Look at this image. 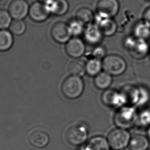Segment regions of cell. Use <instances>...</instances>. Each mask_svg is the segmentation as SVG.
<instances>
[{
	"instance_id": "1",
	"label": "cell",
	"mask_w": 150,
	"mask_h": 150,
	"mask_svg": "<svg viewBox=\"0 0 150 150\" xmlns=\"http://www.w3.org/2000/svg\"><path fill=\"white\" fill-rule=\"evenodd\" d=\"M123 45L129 55L137 60L144 59L150 52V46L146 41L134 35L126 38L124 40Z\"/></svg>"
},
{
	"instance_id": "2",
	"label": "cell",
	"mask_w": 150,
	"mask_h": 150,
	"mask_svg": "<svg viewBox=\"0 0 150 150\" xmlns=\"http://www.w3.org/2000/svg\"><path fill=\"white\" fill-rule=\"evenodd\" d=\"M84 90V83L80 77L71 75L63 82L61 92L66 98L75 99L81 95Z\"/></svg>"
},
{
	"instance_id": "3",
	"label": "cell",
	"mask_w": 150,
	"mask_h": 150,
	"mask_svg": "<svg viewBox=\"0 0 150 150\" xmlns=\"http://www.w3.org/2000/svg\"><path fill=\"white\" fill-rule=\"evenodd\" d=\"M103 69L111 76H119L123 74L127 69L125 60L118 54H111L106 56L102 61Z\"/></svg>"
},
{
	"instance_id": "4",
	"label": "cell",
	"mask_w": 150,
	"mask_h": 150,
	"mask_svg": "<svg viewBox=\"0 0 150 150\" xmlns=\"http://www.w3.org/2000/svg\"><path fill=\"white\" fill-rule=\"evenodd\" d=\"M108 143L115 150H121L127 146L130 142V135L123 129H116L110 132L108 135Z\"/></svg>"
},
{
	"instance_id": "5",
	"label": "cell",
	"mask_w": 150,
	"mask_h": 150,
	"mask_svg": "<svg viewBox=\"0 0 150 150\" xmlns=\"http://www.w3.org/2000/svg\"><path fill=\"white\" fill-rule=\"evenodd\" d=\"M94 20L95 24L99 27L104 36L110 37L117 32V23L108 16L97 12L94 17Z\"/></svg>"
},
{
	"instance_id": "6",
	"label": "cell",
	"mask_w": 150,
	"mask_h": 150,
	"mask_svg": "<svg viewBox=\"0 0 150 150\" xmlns=\"http://www.w3.org/2000/svg\"><path fill=\"white\" fill-rule=\"evenodd\" d=\"M88 136V129L83 125H73L67 130L65 138L69 143L78 146L86 142Z\"/></svg>"
},
{
	"instance_id": "7",
	"label": "cell",
	"mask_w": 150,
	"mask_h": 150,
	"mask_svg": "<svg viewBox=\"0 0 150 150\" xmlns=\"http://www.w3.org/2000/svg\"><path fill=\"white\" fill-rule=\"evenodd\" d=\"M50 35L52 39L59 44L67 43L72 36L68 24L63 22H57L52 25L50 29Z\"/></svg>"
},
{
	"instance_id": "8",
	"label": "cell",
	"mask_w": 150,
	"mask_h": 150,
	"mask_svg": "<svg viewBox=\"0 0 150 150\" xmlns=\"http://www.w3.org/2000/svg\"><path fill=\"white\" fill-rule=\"evenodd\" d=\"M136 120V112L132 108H123L116 114L115 122L121 129L129 128L133 125Z\"/></svg>"
},
{
	"instance_id": "9",
	"label": "cell",
	"mask_w": 150,
	"mask_h": 150,
	"mask_svg": "<svg viewBox=\"0 0 150 150\" xmlns=\"http://www.w3.org/2000/svg\"><path fill=\"white\" fill-rule=\"evenodd\" d=\"M50 15L48 7L43 3L37 1L32 3L29 6V18L35 22L41 23L46 21Z\"/></svg>"
},
{
	"instance_id": "10",
	"label": "cell",
	"mask_w": 150,
	"mask_h": 150,
	"mask_svg": "<svg viewBox=\"0 0 150 150\" xmlns=\"http://www.w3.org/2000/svg\"><path fill=\"white\" fill-rule=\"evenodd\" d=\"M29 6L26 0H12L8 11L13 19L23 20L28 15Z\"/></svg>"
},
{
	"instance_id": "11",
	"label": "cell",
	"mask_w": 150,
	"mask_h": 150,
	"mask_svg": "<svg viewBox=\"0 0 150 150\" xmlns=\"http://www.w3.org/2000/svg\"><path fill=\"white\" fill-rule=\"evenodd\" d=\"M86 45L83 41L77 37L71 39L65 46V50L67 54L75 59L82 56L86 52Z\"/></svg>"
},
{
	"instance_id": "12",
	"label": "cell",
	"mask_w": 150,
	"mask_h": 150,
	"mask_svg": "<svg viewBox=\"0 0 150 150\" xmlns=\"http://www.w3.org/2000/svg\"><path fill=\"white\" fill-rule=\"evenodd\" d=\"M96 8L98 13H104L112 18L119 12L120 3L118 0H98Z\"/></svg>"
},
{
	"instance_id": "13",
	"label": "cell",
	"mask_w": 150,
	"mask_h": 150,
	"mask_svg": "<svg viewBox=\"0 0 150 150\" xmlns=\"http://www.w3.org/2000/svg\"><path fill=\"white\" fill-rule=\"evenodd\" d=\"M83 33L86 42L93 45L99 44L103 36L100 28L95 23L88 24L85 27Z\"/></svg>"
},
{
	"instance_id": "14",
	"label": "cell",
	"mask_w": 150,
	"mask_h": 150,
	"mask_svg": "<svg viewBox=\"0 0 150 150\" xmlns=\"http://www.w3.org/2000/svg\"><path fill=\"white\" fill-rule=\"evenodd\" d=\"M50 14L62 16L65 15L69 10V3L67 0H52L46 4Z\"/></svg>"
},
{
	"instance_id": "15",
	"label": "cell",
	"mask_w": 150,
	"mask_h": 150,
	"mask_svg": "<svg viewBox=\"0 0 150 150\" xmlns=\"http://www.w3.org/2000/svg\"><path fill=\"white\" fill-rule=\"evenodd\" d=\"M102 100L104 104L108 106H120L125 103L123 96L120 93L113 90H108L102 96Z\"/></svg>"
},
{
	"instance_id": "16",
	"label": "cell",
	"mask_w": 150,
	"mask_h": 150,
	"mask_svg": "<svg viewBox=\"0 0 150 150\" xmlns=\"http://www.w3.org/2000/svg\"><path fill=\"white\" fill-rule=\"evenodd\" d=\"M28 142L31 146L36 148L45 147L50 142L48 135L44 132L37 131L29 135Z\"/></svg>"
},
{
	"instance_id": "17",
	"label": "cell",
	"mask_w": 150,
	"mask_h": 150,
	"mask_svg": "<svg viewBox=\"0 0 150 150\" xmlns=\"http://www.w3.org/2000/svg\"><path fill=\"white\" fill-rule=\"evenodd\" d=\"M14 43L13 34L7 29H0V52L9 50Z\"/></svg>"
},
{
	"instance_id": "18",
	"label": "cell",
	"mask_w": 150,
	"mask_h": 150,
	"mask_svg": "<svg viewBox=\"0 0 150 150\" xmlns=\"http://www.w3.org/2000/svg\"><path fill=\"white\" fill-rule=\"evenodd\" d=\"M108 140L103 137L92 138L88 144L82 150H110Z\"/></svg>"
},
{
	"instance_id": "19",
	"label": "cell",
	"mask_w": 150,
	"mask_h": 150,
	"mask_svg": "<svg viewBox=\"0 0 150 150\" xmlns=\"http://www.w3.org/2000/svg\"><path fill=\"white\" fill-rule=\"evenodd\" d=\"M68 71L71 75L81 77L86 73V64L83 61L76 59L69 64Z\"/></svg>"
},
{
	"instance_id": "20",
	"label": "cell",
	"mask_w": 150,
	"mask_h": 150,
	"mask_svg": "<svg viewBox=\"0 0 150 150\" xmlns=\"http://www.w3.org/2000/svg\"><path fill=\"white\" fill-rule=\"evenodd\" d=\"M134 36L146 40L150 37V27L143 20L136 24L133 29Z\"/></svg>"
},
{
	"instance_id": "21",
	"label": "cell",
	"mask_w": 150,
	"mask_h": 150,
	"mask_svg": "<svg viewBox=\"0 0 150 150\" xmlns=\"http://www.w3.org/2000/svg\"><path fill=\"white\" fill-rule=\"evenodd\" d=\"M102 68V62L98 59L95 58L90 59L86 63V73L92 77H96L101 73Z\"/></svg>"
},
{
	"instance_id": "22",
	"label": "cell",
	"mask_w": 150,
	"mask_h": 150,
	"mask_svg": "<svg viewBox=\"0 0 150 150\" xmlns=\"http://www.w3.org/2000/svg\"><path fill=\"white\" fill-rule=\"evenodd\" d=\"M112 82V77L105 71L101 72L97 75L94 83L97 88L100 90H105L110 86Z\"/></svg>"
},
{
	"instance_id": "23",
	"label": "cell",
	"mask_w": 150,
	"mask_h": 150,
	"mask_svg": "<svg viewBox=\"0 0 150 150\" xmlns=\"http://www.w3.org/2000/svg\"><path fill=\"white\" fill-rule=\"evenodd\" d=\"M148 146L149 142L147 138L141 135L134 136L129 142L131 150H146Z\"/></svg>"
},
{
	"instance_id": "24",
	"label": "cell",
	"mask_w": 150,
	"mask_h": 150,
	"mask_svg": "<svg viewBox=\"0 0 150 150\" xmlns=\"http://www.w3.org/2000/svg\"><path fill=\"white\" fill-rule=\"evenodd\" d=\"M93 13L90 9L87 7H81L76 13V19L81 21L83 24H90L94 20Z\"/></svg>"
},
{
	"instance_id": "25",
	"label": "cell",
	"mask_w": 150,
	"mask_h": 150,
	"mask_svg": "<svg viewBox=\"0 0 150 150\" xmlns=\"http://www.w3.org/2000/svg\"><path fill=\"white\" fill-rule=\"evenodd\" d=\"M122 96L125 101V103H134L137 102V100L140 95V92L137 88L133 86H127L123 91Z\"/></svg>"
},
{
	"instance_id": "26",
	"label": "cell",
	"mask_w": 150,
	"mask_h": 150,
	"mask_svg": "<svg viewBox=\"0 0 150 150\" xmlns=\"http://www.w3.org/2000/svg\"><path fill=\"white\" fill-rule=\"evenodd\" d=\"M71 35L77 37L83 33L85 29L84 24L77 19H73L68 23Z\"/></svg>"
},
{
	"instance_id": "27",
	"label": "cell",
	"mask_w": 150,
	"mask_h": 150,
	"mask_svg": "<svg viewBox=\"0 0 150 150\" xmlns=\"http://www.w3.org/2000/svg\"><path fill=\"white\" fill-rule=\"evenodd\" d=\"M26 29V25L23 20H14L11 23L9 30L13 35H21L25 33Z\"/></svg>"
},
{
	"instance_id": "28",
	"label": "cell",
	"mask_w": 150,
	"mask_h": 150,
	"mask_svg": "<svg viewBox=\"0 0 150 150\" xmlns=\"http://www.w3.org/2000/svg\"><path fill=\"white\" fill-rule=\"evenodd\" d=\"M12 19L8 11L0 9V29H7L9 28Z\"/></svg>"
},
{
	"instance_id": "29",
	"label": "cell",
	"mask_w": 150,
	"mask_h": 150,
	"mask_svg": "<svg viewBox=\"0 0 150 150\" xmlns=\"http://www.w3.org/2000/svg\"><path fill=\"white\" fill-rule=\"evenodd\" d=\"M92 55L93 58L98 59L99 60L103 59L106 56V50L103 46L100 45L96 46L94 48V50H93Z\"/></svg>"
},
{
	"instance_id": "30",
	"label": "cell",
	"mask_w": 150,
	"mask_h": 150,
	"mask_svg": "<svg viewBox=\"0 0 150 150\" xmlns=\"http://www.w3.org/2000/svg\"><path fill=\"white\" fill-rule=\"evenodd\" d=\"M142 123L145 125H150V104L144 110L140 116Z\"/></svg>"
},
{
	"instance_id": "31",
	"label": "cell",
	"mask_w": 150,
	"mask_h": 150,
	"mask_svg": "<svg viewBox=\"0 0 150 150\" xmlns=\"http://www.w3.org/2000/svg\"><path fill=\"white\" fill-rule=\"evenodd\" d=\"M143 21L150 27V7L144 11L143 15Z\"/></svg>"
},
{
	"instance_id": "32",
	"label": "cell",
	"mask_w": 150,
	"mask_h": 150,
	"mask_svg": "<svg viewBox=\"0 0 150 150\" xmlns=\"http://www.w3.org/2000/svg\"><path fill=\"white\" fill-rule=\"evenodd\" d=\"M52 0H37V1H39L40 2L43 3L45 4H47L48 2H50Z\"/></svg>"
},
{
	"instance_id": "33",
	"label": "cell",
	"mask_w": 150,
	"mask_h": 150,
	"mask_svg": "<svg viewBox=\"0 0 150 150\" xmlns=\"http://www.w3.org/2000/svg\"><path fill=\"white\" fill-rule=\"evenodd\" d=\"M148 137H149V139H150V127H149V129L148 130Z\"/></svg>"
},
{
	"instance_id": "34",
	"label": "cell",
	"mask_w": 150,
	"mask_h": 150,
	"mask_svg": "<svg viewBox=\"0 0 150 150\" xmlns=\"http://www.w3.org/2000/svg\"><path fill=\"white\" fill-rule=\"evenodd\" d=\"M129 150V149H122V150Z\"/></svg>"
}]
</instances>
